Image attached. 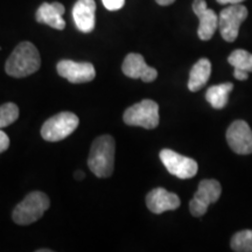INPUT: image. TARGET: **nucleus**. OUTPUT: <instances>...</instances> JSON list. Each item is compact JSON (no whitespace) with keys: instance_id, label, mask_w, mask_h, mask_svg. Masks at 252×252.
Segmentation results:
<instances>
[{"instance_id":"obj_23","label":"nucleus","mask_w":252,"mask_h":252,"mask_svg":"<svg viewBox=\"0 0 252 252\" xmlns=\"http://www.w3.org/2000/svg\"><path fill=\"white\" fill-rule=\"evenodd\" d=\"M248 75H249V72L243 71V70H238V69H235V71H234L235 78H236V80H239V81L248 80Z\"/></svg>"},{"instance_id":"obj_7","label":"nucleus","mask_w":252,"mask_h":252,"mask_svg":"<svg viewBox=\"0 0 252 252\" xmlns=\"http://www.w3.org/2000/svg\"><path fill=\"white\" fill-rule=\"evenodd\" d=\"M222 193V187L216 180H202L198 185L197 191L189 203L190 214L195 217H201L207 213L210 204L217 202Z\"/></svg>"},{"instance_id":"obj_21","label":"nucleus","mask_w":252,"mask_h":252,"mask_svg":"<svg viewBox=\"0 0 252 252\" xmlns=\"http://www.w3.org/2000/svg\"><path fill=\"white\" fill-rule=\"evenodd\" d=\"M103 5L109 11H118L125 4V0H102Z\"/></svg>"},{"instance_id":"obj_8","label":"nucleus","mask_w":252,"mask_h":252,"mask_svg":"<svg viewBox=\"0 0 252 252\" xmlns=\"http://www.w3.org/2000/svg\"><path fill=\"white\" fill-rule=\"evenodd\" d=\"M159 157L167 171L175 175L176 178L186 180L196 175L198 169L197 162L190 158L181 156L174 151L167 149L162 150Z\"/></svg>"},{"instance_id":"obj_14","label":"nucleus","mask_w":252,"mask_h":252,"mask_svg":"<svg viewBox=\"0 0 252 252\" xmlns=\"http://www.w3.org/2000/svg\"><path fill=\"white\" fill-rule=\"evenodd\" d=\"M75 25L82 33H90L96 25V2L94 0H77L72 7Z\"/></svg>"},{"instance_id":"obj_24","label":"nucleus","mask_w":252,"mask_h":252,"mask_svg":"<svg viewBox=\"0 0 252 252\" xmlns=\"http://www.w3.org/2000/svg\"><path fill=\"white\" fill-rule=\"evenodd\" d=\"M219 4H222V5H226V4H230V5H234V4H239V2L244 1V0H216Z\"/></svg>"},{"instance_id":"obj_11","label":"nucleus","mask_w":252,"mask_h":252,"mask_svg":"<svg viewBox=\"0 0 252 252\" xmlns=\"http://www.w3.org/2000/svg\"><path fill=\"white\" fill-rule=\"evenodd\" d=\"M193 11L200 20L197 28L198 37L203 41L210 40L219 28V15L215 11L208 8L206 0H194Z\"/></svg>"},{"instance_id":"obj_5","label":"nucleus","mask_w":252,"mask_h":252,"mask_svg":"<svg viewBox=\"0 0 252 252\" xmlns=\"http://www.w3.org/2000/svg\"><path fill=\"white\" fill-rule=\"evenodd\" d=\"M80 121L75 113L61 112L50 117L41 128V135L47 141H60L77 128Z\"/></svg>"},{"instance_id":"obj_22","label":"nucleus","mask_w":252,"mask_h":252,"mask_svg":"<svg viewBox=\"0 0 252 252\" xmlns=\"http://www.w3.org/2000/svg\"><path fill=\"white\" fill-rule=\"evenodd\" d=\"M9 146V138L4 131L0 130V153L5 152Z\"/></svg>"},{"instance_id":"obj_16","label":"nucleus","mask_w":252,"mask_h":252,"mask_svg":"<svg viewBox=\"0 0 252 252\" xmlns=\"http://www.w3.org/2000/svg\"><path fill=\"white\" fill-rule=\"evenodd\" d=\"M212 74V63L208 59H200L195 63L189 74L188 89L190 91H198L206 86Z\"/></svg>"},{"instance_id":"obj_9","label":"nucleus","mask_w":252,"mask_h":252,"mask_svg":"<svg viewBox=\"0 0 252 252\" xmlns=\"http://www.w3.org/2000/svg\"><path fill=\"white\" fill-rule=\"evenodd\" d=\"M226 141L230 149L237 154L252 153V131L244 121H236L226 131Z\"/></svg>"},{"instance_id":"obj_12","label":"nucleus","mask_w":252,"mask_h":252,"mask_svg":"<svg viewBox=\"0 0 252 252\" xmlns=\"http://www.w3.org/2000/svg\"><path fill=\"white\" fill-rule=\"evenodd\" d=\"M122 70L127 77L134 78V80L140 78L147 83L153 82L158 77L157 69L147 65L143 55L137 54V53H130L126 56L123 62Z\"/></svg>"},{"instance_id":"obj_4","label":"nucleus","mask_w":252,"mask_h":252,"mask_svg":"<svg viewBox=\"0 0 252 252\" xmlns=\"http://www.w3.org/2000/svg\"><path fill=\"white\" fill-rule=\"evenodd\" d=\"M125 124L152 130L159 125V105L152 99H144L126 109Z\"/></svg>"},{"instance_id":"obj_17","label":"nucleus","mask_w":252,"mask_h":252,"mask_svg":"<svg viewBox=\"0 0 252 252\" xmlns=\"http://www.w3.org/2000/svg\"><path fill=\"white\" fill-rule=\"evenodd\" d=\"M232 89H234V84L232 83H223L210 87L206 93L207 102L214 109L225 108L229 102V94L231 93Z\"/></svg>"},{"instance_id":"obj_3","label":"nucleus","mask_w":252,"mask_h":252,"mask_svg":"<svg viewBox=\"0 0 252 252\" xmlns=\"http://www.w3.org/2000/svg\"><path fill=\"white\" fill-rule=\"evenodd\" d=\"M50 206V200L42 191L28 194L13 210V220L19 225H28L43 216Z\"/></svg>"},{"instance_id":"obj_26","label":"nucleus","mask_w":252,"mask_h":252,"mask_svg":"<svg viewBox=\"0 0 252 252\" xmlns=\"http://www.w3.org/2000/svg\"><path fill=\"white\" fill-rule=\"evenodd\" d=\"M86 178V174H84L83 172H81V171H78V172H76L75 173V179H76V180H83V179Z\"/></svg>"},{"instance_id":"obj_18","label":"nucleus","mask_w":252,"mask_h":252,"mask_svg":"<svg viewBox=\"0 0 252 252\" xmlns=\"http://www.w3.org/2000/svg\"><path fill=\"white\" fill-rule=\"evenodd\" d=\"M230 64L235 69L247 72L252 71V54L244 49H236L228 58Z\"/></svg>"},{"instance_id":"obj_1","label":"nucleus","mask_w":252,"mask_h":252,"mask_svg":"<svg viewBox=\"0 0 252 252\" xmlns=\"http://www.w3.org/2000/svg\"><path fill=\"white\" fill-rule=\"evenodd\" d=\"M41 58L39 50L32 42L24 41L15 47L5 64V70L9 76L15 78L27 77L39 70Z\"/></svg>"},{"instance_id":"obj_15","label":"nucleus","mask_w":252,"mask_h":252,"mask_svg":"<svg viewBox=\"0 0 252 252\" xmlns=\"http://www.w3.org/2000/svg\"><path fill=\"white\" fill-rule=\"evenodd\" d=\"M64 11V6L60 2H52V4L43 2L36 11V21L40 24L48 25L55 30L62 31L65 27V21L62 18Z\"/></svg>"},{"instance_id":"obj_25","label":"nucleus","mask_w":252,"mask_h":252,"mask_svg":"<svg viewBox=\"0 0 252 252\" xmlns=\"http://www.w3.org/2000/svg\"><path fill=\"white\" fill-rule=\"evenodd\" d=\"M156 1L160 6H168V5H172L175 0H156Z\"/></svg>"},{"instance_id":"obj_13","label":"nucleus","mask_w":252,"mask_h":252,"mask_svg":"<svg viewBox=\"0 0 252 252\" xmlns=\"http://www.w3.org/2000/svg\"><path fill=\"white\" fill-rule=\"evenodd\" d=\"M147 208L154 214H162L168 210H175L180 207V197L165 188H156L146 196Z\"/></svg>"},{"instance_id":"obj_6","label":"nucleus","mask_w":252,"mask_h":252,"mask_svg":"<svg viewBox=\"0 0 252 252\" xmlns=\"http://www.w3.org/2000/svg\"><path fill=\"white\" fill-rule=\"evenodd\" d=\"M248 17V8L244 5L234 4L220 11L219 28L220 35L226 42H234L237 39L239 27Z\"/></svg>"},{"instance_id":"obj_19","label":"nucleus","mask_w":252,"mask_h":252,"mask_svg":"<svg viewBox=\"0 0 252 252\" xmlns=\"http://www.w3.org/2000/svg\"><path fill=\"white\" fill-rule=\"evenodd\" d=\"M231 249L237 252H252V230H243L232 236Z\"/></svg>"},{"instance_id":"obj_2","label":"nucleus","mask_w":252,"mask_h":252,"mask_svg":"<svg viewBox=\"0 0 252 252\" xmlns=\"http://www.w3.org/2000/svg\"><path fill=\"white\" fill-rule=\"evenodd\" d=\"M116 143L111 135H100L91 146L88 166L97 178H109L115 168Z\"/></svg>"},{"instance_id":"obj_10","label":"nucleus","mask_w":252,"mask_h":252,"mask_svg":"<svg viewBox=\"0 0 252 252\" xmlns=\"http://www.w3.org/2000/svg\"><path fill=\"white\" fill-rule=\"evenodd\" d=\"M60 76L67 78L70 83H87L96 76L94 67L89 62H75L71 60H62L58 63Z\"/></svg>"},{"instance_id":"obj_20","label":"nucleus","mask_w":252,"mask_h":252,"mask_svg":"<svg viewBox=\"0 0 252 252\" xmlns=\"http://www.w3.org/2000/svg\"><path fill=\"white\" fill-rule=\"evenodd\" d=\"M19 117V108L14 103H5L0 105V128L9 126Z\"/></svg>"},{"instance_id":"obj_27","label":"nucleus","mask_w":252,"mask_h":252,"mask_svg":"<svg viewBox=\"0 0 252 252\" xmlns=\"http://www.w3.org/2000/svg\"><path fill=\"white\" fill-rule=\"evenodd\" d=\"M52 250H45V249H41V250H37V252H50Z\"/></svg>"}]
</instances>
